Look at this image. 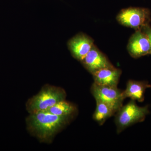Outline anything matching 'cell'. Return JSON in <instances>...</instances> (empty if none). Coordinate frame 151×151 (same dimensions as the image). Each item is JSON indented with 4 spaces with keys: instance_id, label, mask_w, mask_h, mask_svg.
Returning a JSON list of instances; mask_svg holds the SVG:
<instances>
[{
    "instance_id": "11",
    "label": "cell",
    "mask_w": 151,
    "mask_h": 151,
    "mask_svg": "<svg viewBox=\"0 0 151 151\" xmlns=\"http://www.w3.org/2000/svg\"><path fill=\"white\" fill-rule=\"evenodd\" d=\"M96 107L93 115L94 121L99 125H103L106 120L116 114L117 111L106 103L96 101Z\"/></svg>"
},
{
    "instance_id": "7",
    "label": "cell",
    "mask_w": 151,
    "mask_h": 151,
    "mask_svg": "<svg viewBox=\"0 0 151 151\" xmlns=\"http://www.w3.org/2000/svg\"><path fill=\"white\" fill-rule=\"evenodd\" d=\"M127 50L133 58H137L150 54V45L148 38L141 29L136 30L129 40Z\"/></svg>"
},
{
    "instance_id": "10",
    "label": "cell",
    "mask_w": 151,
    "mask_h": 151,
    "mask_svg": "<svg viewBox=\"0 0 151 151\" xmlns=\"http://www.w3.org/2000/svg\"><path fill=\"white\" fill-rule=\"evenodd\" d=\"M149 88H151V84L147 81L129 80L127 82L126 89L123 91V96L125 99L129 98L141 103L145 100L146 89Z\"/></svg>"
},
{
    "instance_id": "2",
    "label": "cell",
    "mask_w": 151,
    "mask_h": 151,
    "mask_svg": "<svg viewBox=\"0 0 151 151\" xmlns=\"http://www.w3.org/2000/svg\"><path fill=\"white\" fill-rule=\"evenodd\" d=\"M66 93L61 87L45 85L37 94L26 103V109L30 114L47 111L62 100H65Z\"/></svg>"
},
{
    "instance_id": "4",
    "label": "cell",
    "mask_w": 151,
    "mask_h": 151,
    "mask_svg": "<svg viewBox=\"0 0 151 151\" xmlns=\"http://www.w3.org/2000/svg\"><path fill=\"white\" fill-rule=\"evenodd\" d=\"M120 24L136 30L142 29L151 21V12L147 8L129 7L120 11L117 15Z\"/></svg>"
},
{
    "instance_id": "13",
    "label": "cell",
    "mask_w": 151,
    "mask_h": 151,
    "mask_svg": "<svg viewBox=\"0 0 151 151\" xmlns=\"http://www.w3.org/2000/svg\"><path fill=\"white\" fill-rule=\"evenodd\" d=\"M142 31L147 35L150 45V55H151V27L150 25H146L142 29Z\"/></svg>"
},
{
    "instance_id": "1",
    "label": "cell",
    "mask_w": 151,
    "mask_h": 151,
    "mask_svg": "<svg viewBox=\"0 0 151 151\" xmlns=\"http://www.w3.org/2000/svg\"><path fill=\"white\" fill-rule=\"evenodd\" d=\"M73 118L57 116L47 111H40L30 114L26 119V124L29 132L40 142L50 143Z\"/></svg>"
},
{
    "instance_id": "12",
    "label": "cell",
    "mask_w": 151,
    "mask_h": 151,
    "mask_svg": "<svg viewBox=\"0 0 151 151\" xmlns=\"http://www.w3.org/2000/svg\"><path fill=\"white\" fill-rule=\"evenodd\" d=\"M47 111L57 116L74 117L77 113V108L73 103L63 100L56 103Z\"/></svg>"
},
{
    "instance_id": "5",
    "label": "cell",
    "mask_w": 151,
    "mask_h": 151,
    "mask_svg": "<svg viewBox=\"0 0 151 151\" xmlns=\"http://www.w3.org/2000/svg\"><path fill=\"white\" fill-rule=\"evenodd\" d=\"M91 92L96 101L106 103L116 111L123 106L124 99L123 91L118 86H102L93 83Z\"/></svg>"
},
{
    "instance_id": "3",
    "label": "cell",
    "mask_w": 151,
    "mask_h": 151,
    "mask_svg": "<svg viewBox=\"0 0 151 151\" xmlns=\"http://www.w3.org/2000/svg\"><path fill=\"white\" fill-rule=\"evenodd\" d=\"M150 113L148 105L140 107L136 101L131 100L116 112L115 122L117 134L136 123L143 122Z\"/></svg>"
},
{
    "instance_id": "6",
    "label": "cell",
    "mask_w": 151,
    "mask_h": 151,
    "mask_svg": "<svg viewBox=\"0 0 151 151\" xmlns=\"http://www.w3.org/2000/svg\"><path fill=\"white\" fill-rule=\"evenodd\" d=\"M94 45L93 39L82 33L76 35L68 42V46L72 56L80 62Z\"/></svg>"
},
{
    "instance_id": "8",
    "label": "cell",
    "mask_w": 151,
    "mask_h": 151,
    "mask_svg": "<svg viewBox=\"0 0 151 151\" xmlns=\"http://www.w3.org/2000/svg\"><path fill=\"white\" fill-rule=\"evenodd\" d=\"M81 62L92 74L103 68L114 66L106 55L94 45Z\"/></svg>"
},
{
    "instance_id": "9",
    "label": "cell",
    "mask_w": 151,
    "mask_h": 151,
    "mask_svg": "<svg viewBox=\"0 0 151 151\" xmlns=\"http://www.w3.org/2000/svg\"><path fill=\"white\" fill-rule=\"evenodd\" d=\"M122 73L121 69L113 66L100 69L92 75L95 84L102 86H118Z\"/></svg>"
}]
</instances>
